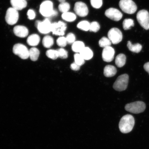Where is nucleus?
Instances as JSON below:
<instances>
[{"label":"nucleus","instance_id":"1","mask_svg":"<svg viewBox=\"0 0 149 149\" xmlns=\"http://www.w3.org/2000/svg\"><path fill=\"white\" fill-rule=\"evenodd\" d=\"M135 119L132 115L128 114L123 116L120 121L119 127L123 133H130L133 130L135 125Z\"/></svg>","mask_w":149,"mask_h":149},{"label":"nucleus","instance_id":"2","mask_svg":"<svg viewBox=\"0 0 149 149\" xmlns=\"http://www.w3.org/2000/svg\"><path fill=\"white\" fill-rule=\"evenodd\" d=\"M40 12L43 16L45 17H51L56 16L58 13L54 10L53 3L51 1H46L40 5Z\"/></svg>","mask_w":149,"mask_h":149},{"label":"nucleus","instance_id":"3","mask_svg":"<svg viewBox=\"0 0 149 149\" xmlns=\"http://www.w3.org/2000/svg\"><path fill=\"white\" fill-rule=\"evenodd\" d=\"M119 6L123 12L126 14L134 13L137 10V6L132 0H120Z\"/></svg>","mask_w":149,"mask_h":149},{"label":"nucleus","instance_id":"4","mask_svg":"<svg viewBox=\"0 0 149 149\" xmlns=\"http://www.w3.org/2000/svg\"><path fill=\"white\" fill-rule=\"evenodd\" d=\"M146 109V105L142 101H137L126 104L125 109L132 113L138 114L143 112Z\"/></svg>","mask_w":149,"mask_h":149},{"label":"nucleus","instance_id":"5","mask_svg":"<svg viewBox=\"0 0 149 149\" xmlns=\"http://www.w3.org/2000/svg\"><path fill=\"white\" fill-rule=\"evenodd\" d=\"M129 76L127 74H122L119 76L113 85V88L115 90L123 91L127 88Z\"/></svg>","mask_w":149,"mask_h":149},{"label":"nucleus","instance_id":"6","mask_svg":"<svg viewBox=\"0 0 149 149\" xmlns=\"http://www.w3.org/2000/svg\"><path fill=\"white\" fill-rule=\"evenodd\" d=\"M137 21L143 28L146 30L149 29V13L148 11L143 9L138 12Z\"/></svg>","mask_w":149,"mask_h":149},{"label":"nucleus","instance_id":"7","mask_svg":"<svg viewBox=\"0 0 149 149\" xmlns=\"http://www.w3.org/2000/svg\"><path fill=\"white\" fill-rule=\"evenodd\" d=\"M13 50L15 54L18 56L22 59H26L29 57V50L23 44L15 45Z\"/></svg>","mask_w":149,"mask_h":149},{"label":"nucleus","instance_id":"8","mask_svg":"<svg viewBox=\"0 0 149 149\" xmlns=\"http://www.w3.org/2000/svg\"><path fill=\"white\" fill-rule=\"evenodd\" d=\"M108 38L112 43L117 44L122 41L123 35L120 29L116 28H112L108 33Z\"/></svg>","mask_w":149,"mask_h":149},{"label":"nucleus","instance_id":"9","mask_svg":"<svg viewBox=\"0 0 149 149\" xmlns=\"http://www.w3.org/2000/svg\"><path fill=\"white\" fill-rule=\"evenodd\" d=\"M52 24L50 20L46 18L43 21L37 20L35 25L39 32L42 34H47L51 32Z\"/></svg>","mask_w":149,"mask_h":149},{"label":"nucleus","instance_id":"10","mask_svg":"<svg viewBox=\"0 0 149 149\" xmlns=\"http://www.w3.org/2000/svg\"><path fill=\"white\" fill-rule=\"evenodd\" d=\"M19 19L18 10L13 8H9L6 12L5 20L9 25H13L16 24Z\"/></svg>","mask_w":149,"mask_h":149},{"label":"nucleus","instance_id":"11","mask_svg":"<svg viewBox=\"0 0 149 149\" xmlns=\"http://www.w3.org/2000/svg\"><path fill=\"white\" fill-rule=\"evenodd\" d=\"M66 24L63 22L59 21L58 23L52 24L51 32L54 35L63 36L66 29Z\"/></svg>","mask_w":149,"mask_h":149},{"label":"nucleus","instance_id":"12","mask_svg":"<svg viewBox=\"0 0 149 149\" xmlns=\"http://www.w3.org/2000/svg\"><path fill=\"white\" fill-rule=\"evenodd\" d=\"M74 10L78 16L81 17H84L87 15L88 9L87 6L82 2H76L74 5Z\"/></svg>","mask_w":149,"mask_h":149},{"label":"nucleus","instance_id":"13","mask_svg":"<svg viewBox=\"0 0 149 149\" xmlns=\"http://www.w3.org/2000/svg\"><path fill=\"white\" fill-rule=\"evenodd\" d=\"M105 15L108 18L115 21H118L123 17V14L116 8H111L105 11Z\"/></svg>","mask_w":149,"mask_h":149},{"label":"nucleus","instance_id":"14","mask_svg":"<svg viewBox=\"0 0 149 149\" xmlns=\"http://www.w3.org/2000/svg\"><path fill=\"white\" fill-rule=\"evenodd\" d=\"M115 51L111 46L104 48L102 52V58L104 61L110 62L114 58Z\"/></svg>","mask_w":149,"mask_h":149},{"label":"nucleus","instance_id":"15","mask_svg":"<svg viewBox=\"0 0 149 149\" xmlns=\"http://www.w3.org/2000/svg\"><path fill=\"white\" fill-rule=\"evenodd\" d=\"M13 31L17 36L20 38H24L29 34V30L27 28L23 26H16L14 28Z\"/></svg>","mask_w":149,"mask_h":149},{"label":"nucleus","instance_id":"16","mask_svg":"<svg viewBox=\"0 0 149 149\" xmlns=\"http://www.w3.org/2000/svg\"><path fill=\"white\" fill-rule=\"evenodd\" d=\"M10 3L13 8L17 10H22L27 5L26 0H10Z\"/></svg>","mask_w":149,"mask_h":149},{"label":"nucleus","instance_id":"17","mask_svg":"<svg viewBox=\"0 0 149 149\" xmlns=\"http://www.w3.org/2000/svg\"><path fill=\"white\" fill-rule=\"evenodd\" d=\"M117 70L115 67L112 65H108L104 68V74L106 77H113L116 74Z\"/></svg>","mask_w":149,"mask_h":149},{"label":"nucleus","instance_id":"18","mask_svg":"<svg viewBox=\"0 0 149 149\" xmlns=\"http://www.w3.org/2000/svg\"><path fill=\"white\" fill-rule=\"evenodd\" d=\"M40 41V38L38 35L33 34L30 35L27 39V43L29 45L32 46H36Z\"/></svg>","mask_w":149,"mask_h":149},{"label":"nucleus","instance_id":"19","mask_svg":"<svg viewBox=\"0 0 149 149\" xmlns=\"http://www.w3.org/2000/svg\"><path fill=\"white\" fill-rule=\"evenodd\" d=\"M83 58L85 60H90L93 56V51L90 48L88 47H85L79 53Z\"/></svg>","mask_w":149,"mask_h":149},{"label":"nucleus","instance_id":"20","mask_svg":"<svg viewBox=\"0 0 149 149\" xmlns=\"http://www.w3.org/2000/svg\"><path fill=\"white\" fill-rule=\"evenodd\" d=\"M127 46L130 51L136 53H139L142 48L141 44L137 43L133 45L130 41H128L127 42Z\"/></svg>","mask_w":149,"mask_h":149},{"label":"nucleus","instance_id":"21","mask_svg":"<svg viewBox=\"0 0 149 149\" xmlns=\"http://www.w3.org/2000/svg\"><path fill=\"white\" fill-rule=\"evenodd\" d=\"M126 57L124 54H120L117 55L115 59V64L118 68H122L125 65Z\"/></svg>","mask_w":149,"mask_h":149},{"label":"nucleus","instance_id":"22","mask_svg":"<svg viewBox=\"0 0 149 149\" xmlns=\"http://www.w3.org/2000/svg\"><path fill=\"white\" fill-rule=\"evenodd\" d=\"M85 47L83 42L78 41H75L72 44V51L75 53H80Z\"/></svg>","mask_w":149,"mask_h":149},{"label":"nucleus","instance_id":"23","mask_svg":"<svg viewBox=\"0 0 149 149\" xmlns=\"http://www.w3.org/2000/svg\"><path fill=\"white\" fill-rule=\"evenodd\" d=\"M40 54V52L36 48H31L29 50V57L31 61H37Z\"/></svg>","mask_w":149,"mask_h":149},{"label":"nucleus","instance_id":"24","mask_svg":"<svg viewBox=\"0 0 149 149\" xmlns=\"http://www.w3.org/2000/svg\"><path fill=\"white\" fill-rule=\"evenodd\" d=\"M54 42L53 37L49 36H46L44 37L42 41L43 45L46 48H49L53 45Z\"/></svg>","mask_w":149,"mask_h":149},{"label":"nucleus","instance_id":"25","mask_svg":"<svg viewBox=\"0 0 149 149\" xmlns=\"http://www.w3.org/2000/svg\"><path fill=\"white\" fill-rule=\"evenodd\" d=\"M61 16L63 19L68 22H74L76 18V15L73 13L69 12L64 13Z\"/></svg>","mask_w":149,"mask_h":149},{"label":"nucleus","instance_id":"26","mask_svg":"<svg viewBox=\"0 0 149 149\" xmlns=\"http://www.w3.org/2000/svg\"><path fill=\"white\" fill-rule=\"evenodd\" d=\"M134 23L133 20L131 19H126L123 23V26L125 30H127L131 29V27H134Z\"/></svg>","mask_w":149,"mask_h":149},{"label":"nucleus","instance_id":"27","mask_svg":"<svg viewBox=\"0 0 149 149\" xmlns=\"http://www.w3.org/2000/svg\"><path fill=\"white\" fill-rule=\"evenodd\" d=\"M90 23L86 20H83L80 22L77 25V27L79 29L85 31H89Z\"/></svg>","mask_w":149,"mask_h":149},{"label":"nucleus","instance_id":"28","mask_svg":"<svg viewBox=\"0 0 149 149\" xmlns=\"http://www.w3.org/2000/svg\"><path fill=\"white\" fill-rule=\"evenodd\" d=\"M111 42L109 38L104 37L99 42V45L101 47L105 48L111 46Z\"/></svg>","mask_w":149,"mask_h":149},{"label":"nucleus","instance_id":"29","mask_svg":"<svg viewBox=\"0 0 149 149\" xmlns=\"http://www.w3.org/2000/svg\"><path fill=\"white\" fill-rule=\"evenodd\" d=\"M46 55L48 58L53 60H55L59 57L57 50L54 49L48 50L46 52Z\"/></svg>","mask_w":149,"mask_h":149},{"label":"nucleus","instance_id":"30","mask_svg":"<svg viewBox=\"0 0 149 149\" xmlns=\"http://www.w3.org/2000/svg\"><path fill=\"white\" fill-rule=\"evenodd\" d=\"M70 8V6L69 3L64 2L61 3L58 6V9L61 12L63 13L68 12Z\"/></svg>","mask_w":149,"mask_h":149},{"label":"nucleus","instance_id":"31","mask_svg":"<svg viewBox=\"0 0 149 149\" xmlns=\"http://www.w3.org/2000/svg\"><path fill=\"white\" fill-rule=\"evenodd\" d=\"M74 62L81 66L85 63V59L80 54L76 53L74 55Z\"/></svg>","mask_w":149,"mask_h":149},{"label":"nucleus","instance_id":"32","mask_svg":"<svg viewBox=\"0 0 149 149\" xmlns=\"http://www.w3.org/2000/svg\"><path fill=\"white\" fill-rule=\"evenodd\" d=\"M100 28V24L96 22H93L90 24L89 31L96 33L99 30Z\"/></svg>","mask_w":149,"mask_h":149},{"label":"nucleus","instance_id":"33","mask_svg":"<svg viewBox=\"0 0 149 149\" xmlns=\"http://www.w3.org/2000/svg\"><path fill=\"white\" fill-rule=\"evenodd\" d=\"M57 45L61 47H65L67 45V42L66 38L64 37H60L57 40Z\"/></svg>","mask_w":149,"mask_h":149},{"label":"nucleus","instance_id":"34","mask_svg":"<svg viewBox=\"0 0 149 149\" xmlns=\"http://www.w3.org/2000/svg\"><path fill=\"white\" fill-rule=\"evenodd\" d=\"M58 52V57L61 59H66L68 57V52L63 48L57 50Z\"/></svg>","mask_w":149,"mask_h":149},{"label":"nucleus","instance_id":"35","mask_svg":"<svg viewBox=\"0 0 149 149\" xmlns=\"http://www.w3.org/2000/svg\"><path fill=\"white\" fill-rule=\"evenodd\" d=\"M93 7L96 9L100 8L102 5V0H90Z\"/></svg>","mask_w":149,"mask_h":149},{"label":"nucleus","instance_id":"36","mask_svg":"<svg viewBox=\"0 0 149 149\" xmlns=\"http://www.w3.org/2000/svg\"><path fill=\"white\" fill-rule=\"evenodd\" d=\"M67 42L69 44H72L75 42L76 37L73 33H70L67 35L66 37Z\"/></svg>","mask_w":149,"mask_h":149},{"label":"nucleus","instance_id":"37","mask_svg":"<svg viewBox=\"0 0 149 149\" xmlns=\"http://www.w3.org/2000/svg\"><path fill=\"white\" fill-rule=\"evenodd\" d=\"M27 16L28 18L30 20L34 19L36 16V14L34 11L32 9H29L27 12Z\"/></svg>","mask_w":149,"mask_h":149},{"label":"nucleus","instance_id":"38","mask_svg":"<svg viewBox=\"0 0 149 149\" xmlns=\"http://www.w3.org/2000/svg\"><path fill=\"white\" fill-rule=\"evenodd\" d=\"M80 66L76 64L75 62L72 63L70 65V68L72 70L74 71L79 70L80 69Z\"/></svg>","mask_w":149,"mask_h":149},{"label":"nucleus","instance_id":"39","mask_svg":"<svg viewBox=\"0 0 149 149\" xmlns=\"http://www.w3.org/2000/svg\"><path fill=\"white\" fill-rule=\"evenodd\" d=\"M144 68L146 71L149 74V62L145 63L144 66Z\"/></svg>","mask_w":149,"mask_h":149},{"label":"nucleus","instance_id":"40","mask_svg":"<svg viewBox=\"0 0 149 149\" xmlns=\"http://www.w3.org/2000/svg\"><path fill=\"white\" fill-rule=\"evenodd\" d=\"M58 1L60 3L64 2L65 1V0H58Z\"/></svg>","mask_w":149,"mask_h":149}]
</instances>
